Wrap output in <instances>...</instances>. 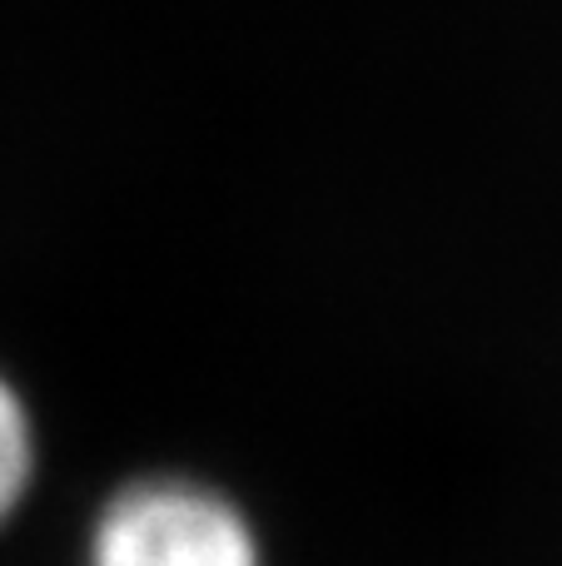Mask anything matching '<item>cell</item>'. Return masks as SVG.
Returning <instances> with one entry per match:
<instances>
[{"mask_svg":"<svg viewBox=\"0 0 562 566\" xmlns=\"http://www.w3.org/2000/svg\"><path fill=\"white\" fill-rule=\"evenodd\" d=\"M95 566H259L229 502L185 482H145L115 497L95 532Z\"/></svg>","mask_w":562,"mask_h":566,"instance_id":"cell-1","label":"cell"},{"mask_svg":"<svg viewBox=\"0 0 562 566\" xmlns=\"http://www.w3.org/2000/svg\"><path fill=\"white\" fill-rule=\"evenodd\" d=\"M30 482V422L20 412L15 392L0 382V522L20 502Z\"/></svg>","mask_w":562,"mask_h":566,"instance_id":"cell-2","label":"cell"}]
</instances>
